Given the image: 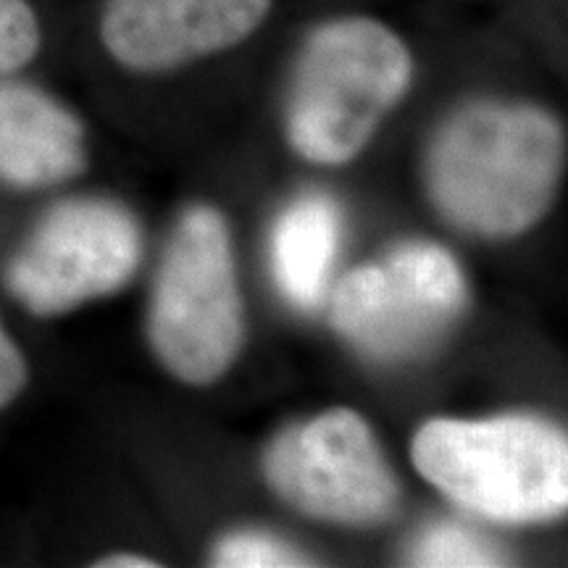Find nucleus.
<instances>
[{"instance_id":"1","label":"nucleus","mask_w":568,"mask_h":568,"mask_svg":"<svg viewBox=\"0 0 568 568\" xmlns=\"http://www.w3.org/2000/svg\"><path fill=\"white\" fill-rule=\"evenodd\" d=\"M564 148L560 124L537 105L468 103L432 142L429 195L460 230L514 237L550 209L564 172Z\"/></svg>"},{"instance_id":"2","label":"nucleus","mask_w":568,"mask_h":568,"mask_svg":"<svg viewBox=\"0 0 568 568\" xmlns=\"http://www.w3.org/2000/svg\"><path fill=\"white\" fill-rule=\"evenodd\" d=\"M410 82L414 55L393 27L368 17L324 21L295 61L287 98L290 145L305 161H351Z\"/></svg>"},{"instance_id":"3","label":"nucleus","mask_w":568,"mask_h":568,"mask_svg":"<svg viewBox=\"0 0 568 568\" xmlns=\"http://www.w3.org/2000/svg\"><path fill=\"white\" fill-rule=\"evenodd\" d=\"M410 458L429 485L477 516L531 524L566 514L568 439L545 418H435L416 432Z\"/></svg>"},{"instance_id":"4","label":"nucleus","mask_w":568,"mask_h":568,"mask_svg":"<svg viewBox=\"0 0 568 568\" xmlns=\"http://www.w3.org/2000/svg\"><path fill=\"white\" fill-rule=\"evenodd\" d=\"M153 353L176 379L211 385L243 345V301L222 213L197 205L176 224L151 301Z\"/></svg>"},{"instance_id":"5","label":"nucleus","mask_w":568,"mask_h":568,"mask_svg":"<svg viewBox=\"0 0 568 568\" xmlns=\"http://www.w3.org/2000/svg\"><path fill=\"white\" fill-rule=\"evenodd\" d=\"M466 308V280L445 247L408 243L353 268L332 295V324L374 361L429 351Z\"/></svg>"},{"instance_id":"6","label":"nucleus","mask_w":568,"mask_h":568,"mask_svg":"<svg viewBox=\"0 0 568 568\" xmlns=\"http://www.w3.org/2000/svg\"><path fill=\"white\" fill-rule=\"evenodd\" d=\"M268 487L303 514L324 521L382 524L400 506V485L372 426L335 408L290 426L264 456Z\"/></svg>"},{"instance_id":"7","label":"nucleus","mask_w":568,"mask_h":568,"mask_svg":"<svg viewBox=\"0 0 568 568\" xmlns=\"http://www.w3.org/2000/svg\"><path fill=\"white\" fill-rule=\"evenodd\" d=\"M142 258L130 211L109 201L53 209L9 266V290L32 314L53 316L116 293Z\"/></svg>"},{"instance_id":"8","label":"nucleus","mask_w":568,"mask_h":568,"mask_svg":"<svg viewBox=\"0 0 568 568\" xmlns=\"http://www.w3.org/2000/svg\"><path fill=\"white\" fill-rule=\"evenodd\" d=\"M274 0H109L105 51L124 69L161 74L224 53L264 24Z\"/></svg>"},{"instance_id":"9","label":"nucleus","mask_w":568,"mask_h":568,"mask_svg":"<svg viewBox=\"0 0 568 568\" xmlns=\"http://www.w3.org/2000/svg\"><path fill=\"white\" fill-rule=\"evenodd\" d=\"M88 163L74 113L30 84H0V180L48 187L77 176Z\"/></svg>"},{"instance_id":"10","label":"nucleus","mask_w":568,"mask_h":568,"mask_svg":"<svg viewBox=\"0 0 568 568\" xmlns=\"http://www.w3.org/2000/svg\"><path fill=\"white\" fill-rule=\"evenodd\" d=\"M343 216L332 197L308 193L276 219L272 234V272L282 295L295 308L322 305L335 268Z\"/></svg>"},{"instance_id":"11","label":"nucleus","mask_w":568,"mask_h":568,"mask_svg":"<svg viewBox=\"0 0 568 568\" xmlns=\"http://www.w3.org/2000/svg\"><path fill=\"white\" fill-rule=\"evenodd\" d=\"M408 560L426 568H485L506 566L508 556L500 545L464 524H435L410 545Z\"/></svg>"},{"instance_id":"12","label":"nucleus","mask_w":568,"mask_h":568,"mask_svg":"<svg viewBox=\"0 0 568 568\" xmlns=\"http://www.w3.org/2000/svg\"><path fill=\"white\" fill-rule=\"evenodd\" d=\"M213 564L222 568H293L308 566V556H303L295 545L284 542L264 531H234L216 545Z\"/></svg>"},{"instance_id":"13","label":"nucleus","mask_w":568,"mask_h":568,"mask_svg":"<svg viewBox=\"0 0 568 568\" xmlns=\"http://www.w3.org/2000/svg\"><path fill=\"white\" fill-rule=\"evenodd\" d=\"M40 51V21L27 0H0V74L27 67Z\"/></svg>"},{"instance_id":"14","label":"nucleus","mask_w":568,"mask_h":568,"mask_svg":"<svg viewBox=\"0 0 568 568\" xmlns=\"http://www.w3.org/2000/svg\"><path fill=\"white\" fill-rule=\"evenodd\" d=\"M27 382V364L21 358L19 347L13 345V339L6 335L3 324H0V408H6L9 403L17 400Z\"/></svg>"},{"instance_id":"15","label":"nucleus","mask_w":568,"mask_h":568,"mask_svg":"<svg viewBox=\"0 0 568 568\" xmlns=\"http://www.w3.org/2000/svg\"><path fill=\"white\" fill-rule=\"evenodd\" d=\"M98 566H103V568H155L159 564L151 558H140V556H111V558L101 560Z\"/></svg>"}]
</instances>
